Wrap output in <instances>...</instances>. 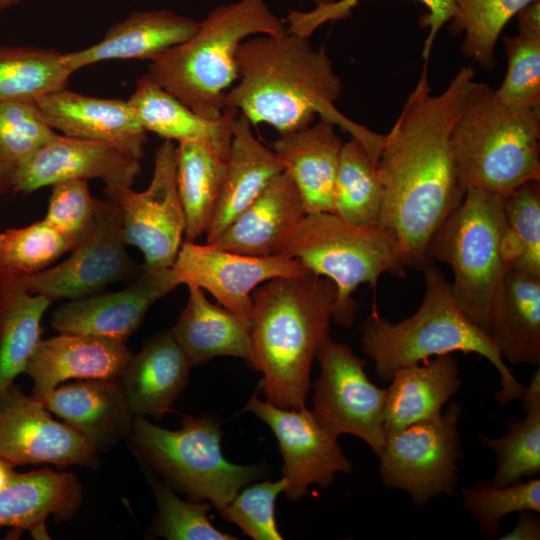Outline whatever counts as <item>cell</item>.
Masks as SVG:
<instances>
[{
    "instance_id": "cell-1",
    "label": "cell",
    "mask_w": 540,
    "mask_h": 540,
    "mask_svg": "<svg viewBox=\"0 0 540 540\" xmlns=\"http://www.w3.org/2000/svg\"><path fill=\"white\" fill-rule=\"evenodd\" d=\"M474 77L471 67H462L447 88L434 95L424 64L400 115L384 135L377 164L383 186L377 224L395 236L407 267L415 270L430 263L427 249L432 235L466 194L451 134Z\"/></svg>"
},
{
    "instance_id": "cell-2",
    "label": "cell",
    "mask_w": 540,
    "mask_h": 540,
    "mask_svg": "<svg viewBox=\"0 0 540 540\" xmlns=\"http://www.w3.org/2000/svg\"><path fill=\"white\" fill-rule=\"evenodd\" d=\"M239 82L226 94L225 108L251 124L265 123L285 134L311 125L316 116L359 140L378 162L384 135L357 124L336 107L343 85L323 47L287 31L258 34L239 45Z\"/></svg>"
},
{
    "instance_id": "cell-3",
    "label": "cell",
    "mask_w": 540,
    "mask_h": 540,
    "mask_svg": "<svg viewBox=\"0 0 540 540\" xmlns=\"http://www.w3.org/2000/svg\"><path fill=\"white\" fill-rule=\"evenodd\" d=\"M336 286L309 270L262 283L252 292L251 360L263 374L266 400L280 408L305 406L317 351L328 338Z\"/></svg>"
},
{
    "instance_id": "cell-4",
    "label": "cell",
    "mask_w": 540,
    "mask_h": 540,
    "mask_svg": "<svg viewBox=\"0 0 540 540\" xmlns=\"http://www.w3.org/2000/svg\"><path fill=\"white\" fill-rule=\"evenodd\" d=\"M422 271L424 298L412 316L391 323L374 305L361 324L362 351L374 362L377 377L390 382L398 369L426 362L432 356L475 353L499 372L501 389L495 393L499 404L521 399L525 386L517 381L488 334L462 312L451 282L435 263Z\"/></svg>"
},
{
    "instance_id": "cell-5",
    "label": "cell",
    "mask_w": 540,
    "mask_h": 540,
    "mask_svg": "<svg viewBox=\"0 0 540 540\" xmlns=\"http://www.w3.org/2000/svg\"><path fill=\"white\" fill-rule=\"evenodd\" d=\"M265 0H240L212 9L194 35L150 61L148 75L202 118L217 119L239 78L236 54L245 39L284 33Z\"/></svg>"
},
{
    "instance_id": "cell-6",
    "label": "cell",
    "mask_w": 540,
    "mask_h": 540,
    "mask_svg": "<svg viewBox=\"0 0 540 540\" xmlns=\"http://www.w3.org/2000/svg\"><path fill=\"white\" fill-rule=\"evenodd\" d=\"M540 110H516L495 89L474 82L451 134L463 187L504 198L518 186L540 180Z\"/></svg>"
},
{
    "instance_id": "cell-7",
    "label": "cell",
    "mask_w": 540,
    "mask_h": 540,
    "mask_svg": "<svg viewBox=\"0 0 540 540\" xmlns=\"http://www.w3.org/2000/svg\"><path fill=\"white\" fill-rule=\"evenodd\" d=\"M278 254L298 259L335 284L332 319L346 328L355 320L352 294L360 284L376 289L384 273L406 276L403 251L391 232L378 224L354 225L330 212L306 214Z\"/></svg>"
},
{
    "instance_id": "cell-8",
    "label": "cell",
    "mask_w": 540,
    "mask_h": 540,
    "mask_svg": "<svg viewBox=\"0 0 540 540\" xmlns=\"http://www.w3.org/2000/svg\"><path fill=\"white\" fill-rule=\"evenodd\" d=\"M503 223V198L467 189L462 203L434 232L427 249L430 263L451 267L458 306L486 333L507 271L502 254Z\"/></svg>"
},
{
    "instance_id": "cell-9",
    "label": "cell",
    "mask_w": 540,
    "mask_h": 540,
    "mask_svg": "<svg viewBox=\"0 0 540 540\" xmlns=\"http://www.w3.org/2000/svg\"><path fill=\"white\" fill-rule=\"evenodd\" d=\"M132 428L134 444L151 467L177 490L193 500L208 499L217 510L265 475L262 465H236L225 459L221 422L214 416H186L179 430L137 416Z\"/></svg>"
},
{
    "instance_id": "cell-10",
    "label": "cell",
    "mask_w": 540,
    "mask_h": 540,
    "mask_svg": "<svg viewBox=\"0 0 540 540\" xmlns=\"http://www.w3.org/2000/svg\"><path fill=\"white\" fill-rule=\"evenodd\" d=\"M463 407L451 402L444 414L387 433L379 458L383 485L407 492L415 506L453 496L463 458L459 420Z\"/></svg>"
},
{
    "instance_id": "cell-11",
    "label": "cell",
    "mask_w": 540,
    "mask_h": 540,
    "mask_svg": "<svg viewBox=\"0 0 540 540\" xmlns=\"http://www.w3.org/2000/svg\"><path fill=\"white\" fill-rule=\"evenodd\" d=\"M316 359L321 370L312 384L313 409L319 423L333 435H354L376 456L385 442L387 389L376 386L367 376V362L345 343L328 337Z\"/></svg>"
},
{
    "instance_id": "cell-12",
    "label": "cell",
    "mask_w": 540,
    "mask_h": 540,
    "mask_svg": "<svg viewBox=\"0 0 540 540\" xmlns=\"http://www.w3.org/2000/svg\"><path fill=\"white\" fill-rule=\"evenodd\" d=\"M143 269L126 251L119 206L109 199H96L94 225L66 260L16 278L27 292L53 302L97 294L111 283L137 278Z\"/></svg>"
},
{
    "instance_id": "cell-13",
    "label": "cell",
    "mask_w": 540,
    "mask_h": 540,
    "mask_svg": "<svg viewBox=\"0 0 540 540\" xmlns=\"http://www.w3.org/2000/svg\"><path fill=\"white\" fill-rule=\"evenodd\" d=\"M177 146L165 140L156 150L149 186L141 192L132 187L104 191L122 213L126 245L144 255V268L173 267L185 233V215L176 178Z\"/></svg>"
},
{
    "instance_id": "cell-14",
    "label": "cell",
    "mask_w": 540,
    "mask_h": 540,
    "mask_svg": "<svg viewBox=\"0 0 540 540\" xmlns=\"http://www.w3.org/2000/svg\"><path fill=\"white\" fill-rule=\"evenodd\" d=\"M244 410L264 421L276 436L284 461V492L288 499L296 501L306 496L313 484L328 487L336 473L353 472L338 437L325 429L305 406L280 408L260 400L255 393Z\"/></svg>"
},
{
    "instance_id": "cell-15",
    "label": "cell",
    "mask_w": 540,
    "mask_h": 540,
    "mask_svg": "<svg viewBox=\"0 0 540 540\" xmlns=\"http://www.w3.org/2000/svg\"><path fill=\"white\" fill-rule=\"evenodd\" d=\"M173 268L182 284H194L208 291L248 325L255 288L271 279L308 270L298 259L286 255H245L188 240L181 244Z\"/></svg>"
},
{
    "instance_id": "cell-16",
    "label": "cell",
    "mask_w": 540,
    "mask_h": 540,
    "mask_svg": "<svg viewBox=\"0 0 540 540\" xmlns=\"http://www.w3.org/2000/svg\"><path fill=\"white\" fill-rule=\"evenodd\" d=\"M141 159L109 141L57 134L15 168L12 190L24 194L66 180L101 179L104 191L132 187Z\"/></svg>"
},
{
    "instance_id": "cell-17",
    "label": "cell",
    "mask_w": 540,
    "mask_h": 540,
    "mask_svg": "<svg viewBox=\"0 0 540 540\" xmlns=\"http://www.w3.org/2000/svg\"><path fill=\"white\" fill-rule=\"evenodd\" d=\"M95 448L76 429L53 420L43 402L12 385L0 394V459L10 465H92Z\"/></svg>"
},
{
    "instance_id": "cell-18",
    "label": "cell",
    "mask_w": 540,
    "mask_h": 540,
    "mask_svg": "<svg viewBox=\"0 0 540 540\" xmlns=\"http://www.w3.org/2000/svg\"><path fill=\"white\" fill-rule=\"evenodd\" d=\"M180 284L173 267L144 268L125 289L63 304L53 313L51 326L62 334L92 335L125 343L150 306Z\"/></svg>"
},
{
    "instance_id": "cell-19",
    "label": "cell",
    "mask_w": 540,
    "mask_h": 540,
    "mask_svg": "<svg viewBox=\"0 0 540 540\" xmlns=\"http://www.w3.org/2000/svg\"><path fill=\"white\" fill-rule=\"evenodd\" d=\"M131 357V351L123 342L60 333L39 341L24 373L34 382L32 397L43 402L58 384L69 379L115 380Z\"/></svg>"
},
{
    "instance_id": "cell-20",
    "label": "cell",
    "mask_w": 540,
    "mask_h": 540,
    "mask_svg": "<svg viewBox=\"0 0 540 540\" xmlns=\"http://www.w3.org/2000/svg\"><path fill=\"white\" fill-rule=\"evenodd\" d=\"M306 214L295 183L283 171L210 244L245 255L278 254Z\"/></svg>"
},
{
    "instance_id": "cell-21",
    "label": "cell",
    "mask_w": 540,
    "mask_h": 540,
    "mask_svg": "<svg viewBox=\"0 0 540 540\" xmlns=\"http://www.w3.org/2000/svg\"><path fill=\"white\" fill-rule=\"evenodd\" d=\"M200 21L168 9L135 11L107 29L103 38L79 51L63 54L74 73L106 60H152L164 51L191 38Z\"/></svg>"
},
{
    "instance_id": "cell-22",
    "label": "cell",
    "mask_w": 540,
    "mask_h": 540,
    "mask_svg": "<svg viewBox=\"0 0 540 540\" xmlns=\"http://www.w3.org/2000/svg\"><path fill=\"white\" fill-rule=\"evenodd\" d=\"M37 106L48 125L65 136L114 142L143 157L147 132L127 100L64 88L46 95Z\"/></svg>"
},
{
    "instance_id": "cell-23",
    "label": "cell",
    "mask_w": 540,
    "mask_h": 540,
    "mask_svg": "<svg viewBox=\"0 0 540 540\" xmlns=\"http://www.w3.org/2000/svg\"><path fill=\"white\" fill-rule=\"evenodd\" d=\"M335 125L316 123L279 134L273 151L295 183L306 213H334V191L343 143Z\"/></svg>"
},
{
    "instance_id": "cell-24",
    "label": "cell",
    "mask_w": 540,
    "mask_h": 540,
    "mask_svg": "<svg viewBox=\"0 0 540 540\" xmlns=\"http://www.w3.org/2000/svg\"><path fill=\"white\" fill-rule=\"evenodd\" d=\"M231 141L232 123L216 135L178 143L177 189L188 241H195L210 227L226 174Z\"/></svg>"
},
{
    "instance_id": "cell-25",
    "label": "cell",
    "mask_w": 540,
    "mask_h": 540,
    "mask_svg": "<svg viewBox=\"0 0 540 540\" xmlns=\"http://www.w3.org/2000/svg\"><path fill=\"white\" fill-rule=\"evenodd\" d=\"M251 125L241 113L232 122L226 174L206 243H213L268 183L284 171L275 152L255 138Z\"/></svg>"
},
{
    "instance_id": "cell-26",
    "label": "cell",
    "mask_w": 540,
    "mask_h": 540,
    "mask_svg": "<svg viewBox=\"0 0 540 540\" xmlns=\"http://www.w3.org/2000/svg\"><path fill=\"white\" fill-rule=\"evenodd\" d=\"M191 367L171 331L149 341L121 374L131 412L161 418L185 387Z\"/></svg>"
},
{
    "instance_id": "cell-27",
    "label": "cell",
    "mask_w": 540,
    "mask_h": 540,
    "mask_svg": "<svg viewBox=\"0 0 540 540\" xmlns=\"http://www.w3.org/2000/svg\"><path fill=\"white\" fill-rule=\"evenodd\" d=\"M487 334L504 361L539 365L540 276L507 269Z\"/></svg>"
},
{
    "instance_id": "cell-28",
    "label": "cell",
    "mask_w": 540,
    "mask_h": 540,
    "mask_svg": "<svg viewBox=\"0 0 540 540\" xmlns=\"http://www.w3.org/2000/svg\"><path fill=\"white\" fill-rule=\"evenodd\" d=\"M390 382L384 412L386 434L441 415L462 383L458 363L450 354L402 367Z\"/></svg>"
},
{
    "instance_id": "cell-29",
    "label": "cell",
    "mask_w": 540,
    "mask_h": 540,
    "mask_svg": "<svg viewBox=\"0 0 540 540\" xmlns=\"http://www.w3.org/2000/svg\"><path fill=\"white\" fill-rule=\"evenodd\" d=\"M189 296L171 330L192 366L218 356L251 360L249 325L223 306L208 301L203 290L187 284Z\"/></svg>"
},
{
    "instance_id": "cell-30",
    "label": "cell",
    "mask_w": 540,
    "mask_h": 540,
    "mask_svg": "<svg viewBox=\"0 0 540 540\" xmlns=\"http://www.w3.org/2000/svg\"><path fill=\"white\" fill-rule=\"evenodd\" d=\"M43 403L95 447L131 424L126 396L114 380H84L56 387Z\"/></svg>"
},
{
    "instance_id": "cell-31",
    "label": "cell",
    "mask_w": 540,
    "mask_h": 540,
    "mask_svg": "<svg viewBox=\"0 0 540 540\" xmlns=\"http://www.w3.org/2000/svg\"><path fill=\"white\" fill-rule=\"evenodd\" d=\"M80 490L73 475L42 469L15 474L0 491V528L30 530L44 535V522L50 514L68 516L76 509Z\"/></svg>"
},
{
    "instance_id": "cell-32",
    "label": "cell",
    "mask_w": 540,
    "mask_h": 540,
    "mask_svg": "<svg viewBox=\"0 0 540 540\" xmlns=\"http://www.w3.org/2000/svg\"><path fill=\"white\" fill-rule=\"evenodd\" d=\"M51 300L27 292L16 276L0 273V394L24 373L40 339V322Z\"/></svg>"
},
{
    "instance_id": "cell-33",
    "label": "cell",
    "mask_w": 540,
    "mask_h": 540,
    "mask_svg": "<svg viewBox=\"0 0 540 540\" xmlns=\"http://www.w3.org/2000/svg\"><path fill=\"white\" fill-rule=\"evenodd\" d=\"M127 102L146 132L178 143L216 135L230 126L239 113L235 109L225 108L217 119L202 118L148 74L137 80Z\"/></svg>"
},
{
    "instance_id": "cell-34",
    "label": "cell",
    "mask_w": 540,
    "mask_h": 540,
    "mask_svg": "<svg viewBox=\"0 0 540 540\" xmlns=\"http://www.w3.org/2000/svg\"><path fill=\"white\" fill-rule=\"evenodd\" d=\"M521 400L525 416L511 419L504 436L479 435L481 443L495 455L496 470L492 482L498 486L534 478L540 473L539 369L532 374Z\"/></svg>"
},
{
    "instance_id": "cell-35",
    "label": "cell",
    "mask_w": 540,
    "mask_h": 540,
    "mask_svg": "<svg viewBox=\"0 0 540 540\" xmlns=\"http://www.w3.org/2000/svg\"><path fill=\"white\" fill-rule=\"evenodd\" d=\"M518 33L503 36L507 72L495 97L516 110H540V0L516 15Z\"/></svg>"
},
{
    "instance_id": "cell-36",
    "label": "cell",
    "mask_w": 540,
    "mask_h": 540,
    "mask_svg": "<svg viewBox=\"0 0 540 540\" xmlns=\"http://www.w3.org/2000/svg\"><path fill=\"white\" fill-rule=\"evenodd\" d=\"M54 49L0 45V102L37 104L64 89L72 71Z\"/></svg>"
},
{
    "instance_id": "cell-37",
    "label": "cell",
    "mask_w": 540,
    "mask_h": 540,
    "mask_svg": "<svg viewBox=\"0 0 540 540\" xmlns=\"http://www.w3.org/2000/svg\"><path fill=\"white\" fill-rule=\"evenodd\" d=\"M377 164L356 138L343 143L334 191V213L343 220L377 224L383 204Z\"/></svg>"
},
{
    "instance_id": "cell-38",
    "label": "cell",
    "mask_w": 540,
    "mask_h": 540,
    "mask_svg": "<svg viewBox=\"0 0 540 540\" xmlns=\"http://www.w3.org/2000/svg\"><path fill=\"white\" fill-rule=\"evenodd\" d=\"M502 254L507 269L540 276V180L503 198Z\"/></svg>"
},
{
    "instance_id": "cell-39",
    "label": "cell",
    "mask_w": 540,
    "mask_h": 540,
    "mask_svg": "<svg viewBox=\"0 0 540 540\" xmlns=\"http://www.w3.org/2000/svg\"><path fill=\"white\" fill-rule=\"evenodd\" d=\"M457 13L449 31L465 34L462 53L475 60L484 70L496 65L495 46L506 24L535 0H454Z\"/></svg>"
},
{
    "instance_id": "cell-40",
    "label": "cell",
    "mask_w": 540,
    "mask_h": 540,
    "mask_svg": "<svg viewBox=\"0 0 540 540\" xmlns=\"http://www.w3.org/2000/svg\"><path fill=\"white\" fill-rule=\"evenodd\" d=\"M73 245L44 219L0 233V273L24 276L43 271Z\"/></svg>"
},
{
    "instance_id": "cell-41",
    "label": "cell",
    "mask_w": 540,
    "mask_h": 540,
    "mask_svg": "<svg viewBox=\"0 0 540 540\" xmlns=\"http://www.w3.org/2000/svg\"><path fill=\"white\" fill-rule=\"evenodd\" d=\"M462 506L478 522L479 532L488 538L497 536L500 521L523 510L540 513V479L537 477L498 486L493 482H477L461 489Z\"/></svg>"
},
{
    "instance_id": "cell-42",
    "label": "cell",
    "mask_w": 540,
    "mask_h": 540,
    "mask_svg": "<svg viewBox=\"0 0 540 540\" xmlns=\"http://www.w3.org/2000/svg\"><path fill=\"white\" fill-rule=\"evenodd\" d=\"M157 500L158 514L154 534L169 540H235L219 531L208 518L210 504L190 503L178 498L170 487L150 478Z\"/></svg>"
},
{
    "instance_id": "cell-43",
    "label": "cell",
    "mask_w": 540,
    "mask_h": 540,
    "mask_svg": "<svg viewBox=\"0 0 540 540\" xmlns=\"http://www.w3.org/2000/svg\"><path fill=\"white\" fill-rule=\"evenodd\" d=\"M56 135L37 104L0 102V153L15 168Z\"/></svg>"
},
{
    "instance_id": "cell-44",
    "label": "cell",
    "mask_w": 540,
    "mask_h": 540,
    "mask_svg": "<svg viewBox=\"0 0 540 540\" xmlns=\"http://www.w3.org/2000/svg\"><path fill=\"white\" fill-rule=\"evenodd\" d=\"M360 0H335L316 6L310 11H291L287 17V31L309 38L321 25L329 21L343 20L351 16ZM424 4L428 13L420 17V25L429 27V34L424 42L422 57L428 62L434 40L443 25L457 13L454 0H418Z\"/></svg>"
},
{
    "instance_id": "cell-45",
    "label": "cell",
    "mask_w": 540,
    "mask_h": 540,
    "mask_svg": "<svg viewBox=\"0 0 540 540\" xmlns=\"http://www.w3.org/2000/svg\"><path fill=\"white\" fill-rule=\"evenodd\" d=\"M286 488L282 477L275 482L264 481L244 488L217 511L226 521L237 525L254 540H281L275 517V501Z\"/></svg>"
},
{
    "instance_id": "cell-46",
    "label": "cell",
    "mask_w": 540,
    "mask_h": 540,
    "mask_svg": "<svg viewBox=\"0 0 540 540\" xmlns=\"http://www.w3.org/2000/svg\"><path fill=\"white\" fill-rule=\"evenodd\" d=\"M95 200L86 180H66L52 185L44 220L61 233L73 248L91 231Z\"/></svg>"
},
{
    "instance_id": "cell-47",
    "label": "cell",
    "mask_w": 540,
    "mask_h": 540,
    "mask_svg": "<svg viewBox=\"0 0 540 540\" xmlns=\"http://www.w3.org/2000/svg\"><path fill=\"white\" fill-rule=\"evenodd\" d=\"M537 512L523 510L518 512V521L515 528L500 537L501 540H539L540 519Z\"/></svg>"
},
{
    "instance_id": "cell-48",
    "label": "cell",
    "mask_w": 540,
    "mask_h": 540,
    "mask_svg": "<svg viewBox=\"0 0 540 540\" xmlns=\"http://www.w3.org/2000/svg\"><path fill=\"white\" fill-rule=\"evenodd\" d=\"M15 167L0 153V199L12 190Z\"/></svg>"
},
{
    "instance_id": "cell-49",
    "label": "cell",
    "mask_w": 540,
    "mask_h": 540,
    "mask_svg": "<svg viewBox=\"0 0 540 540\" xmlns=\"http://www.w3.org/2000/svg\"><path fill=\"white\" fill-rule=\"evenodd\" d=\"M21 1L23 0H0V12L19 4Z\"/></svg>"
},
{
    "instance_id": "cell-50",
    "label": "cell",
    "mask_w": 540,
    "mask_h": 540,
    "mask_svg": "<svg viewBox=\"0 0 540 540\" xmlns=\"http://www.w3.org/2000/svg\"><path fill=\"white\" fill-rule=\"evenodd\" d=\"M311 2H313L316 6H319V5H324V4H327V3H331L335 0H309Z\"/></svg>"
}]
</instances>
